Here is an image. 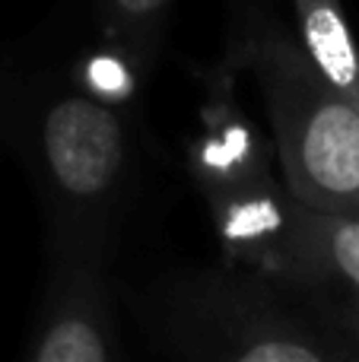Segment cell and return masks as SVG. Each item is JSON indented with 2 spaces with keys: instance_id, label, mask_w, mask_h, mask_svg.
<instances>
[{
  "instance_id": "52a82bcc",
  "label": "cell",
  "mask_w": 359,
  "mask_h": 362,
  "mask_svg": "<svg viewBox=\"0 0 359 362\" xmlns=\"http://www.w3.org/2000/svg\"><path fill=\"white\" fill-rule=\"evenodd\" d=\"M172 0H102L105 32L124 57H146L156 51Z\"/></svg>"
},
{
  "instance_id": "7a4b0ae2",
  "label": "cell",
  "mask_w": 359,
  "mask_h": 362,
  "mask_svg": "<svg viewBox=\"0 0 359 362\" xmlns=\"http://www.w3.org/2000/svg\"><path fill=\"white\" fill-rule=\"evenodd\" d=\"M143 321L175 362H341L264 280L191 270L143 296Z\"/></svg>"
},
{
  "instance_id": "5b68a950",
  "label": "cell",
  "mask_w": 359,
  "mask_h": 362,
  "mask_svg": "<svg viewBox=\"0 0 359 362\" xmlns=\"http://www.w3.org/2000/svg\"><path fill=\"white\" fill-rule=\"evenodd\" d=\"M108 270L48 264L23 362H121Z\"/></svg>"
},
{
  "instance_id": "277c9868",
  "label": "cell",
  "mask_w": 359,
  "mask_h": 362,
  "mask_svg": "<svg viewBox=\"0 0 359 362\" xmlns=\"http://www.w3.org/2000/svg\"><path fill=\"white\" fill-rule=\"evenodd\" d=\"M242 261L305 289L315 305L359 337V213L309 210L280 191L271 223Z\"/></svg>"
},
{
  "instance_id": "6da1fadb",
  "label": "cell",
  "mask_w": 359,
  "mask_h": 362,
  "mask_svg": "<svg viewBox=\"0 0 359 362\" xmlns=\"http://www.w3.org/2000/svg\"><path fill=\"white\" fill-rule=\"evenodd\" d=\"M0 137L35 187L48 264L108 270L140 178L131 118L57 76L0 86Z\"/></svg>"
},
{
  "instance_id": "3957f363",
  "label": "cell",
  "mask_w": 359,
  "mask_h": 362,
  "mask_svg": "<svg viewBox=\"0 0 359 362\" xmlns=\"http://www.w3.org/2000/svg\"><path fill=\"white\" fill-rule=\"evenodd\" d=\"M252 67L271 118L286 194L309 210L359 213V108L283 32L252 42Z\"/></svg>"
},
{
  "instance_id": "8992f818",
  "label": "cell",
  "mask_w": 359,
  "mask_h": 362,
  "mask_svg": "<svg viewBox=\"0 0 359 362\" xmlns=\"http://www.w3.org/2000/svg\"><path fill=\"white\" fill-rule=\"evenodd\" d=\"M293 10L305 57L359 108V48L341 0H293Z\"/></svg>"
}]
</instances>
